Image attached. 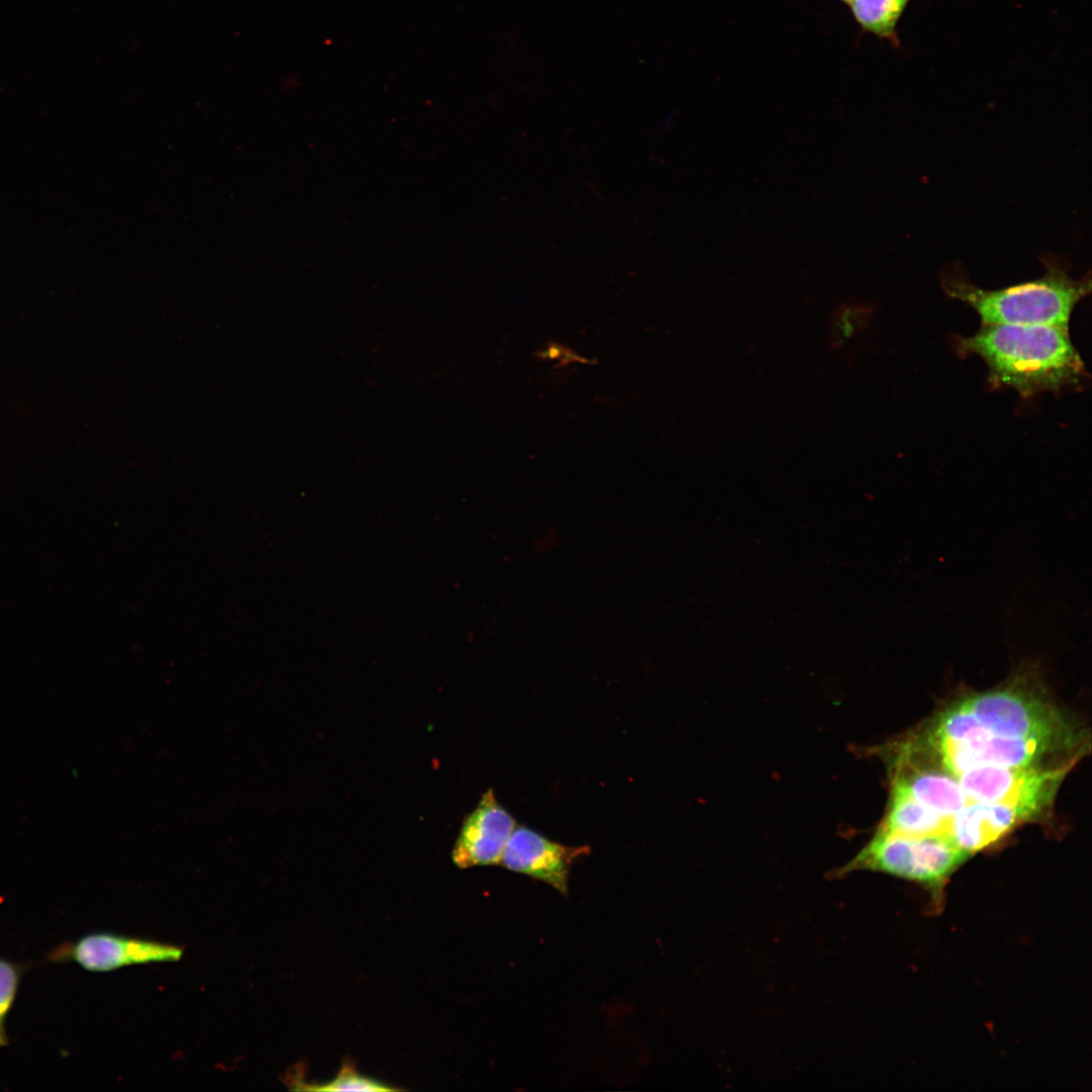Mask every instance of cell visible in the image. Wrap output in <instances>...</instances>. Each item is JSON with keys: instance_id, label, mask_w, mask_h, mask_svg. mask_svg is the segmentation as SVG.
I'll list each match as a JSON object with an SVG mask.
<instances>
[{"instance_id": "cell-9", "label": "cell", "mask_w": 1092, "mask_h": 1092, "mask_svg": "<svg viewBox=\"0 0 1092 1092\" xmlns=\"http://www.w3.org/2000/svg\"><path fill=\"white\" fill-rule=\"evenodd\" d=\"M909 0H852L851 12L857 23L880 37L891 38Z\"/></svg>"}, {"instance_id": "cell-10", "label": "cell", "mask_w": 1092, "mask_h": 1092, "mask_svg": "<svg viewBox=\"0 0 1092 1092\" xmlns=\"http://www.w3.org/2000/svg\"><path fill=\"white\" fill-rule=\"evenodd\" d=\"M30 967L0 958V1048L8 1044L5 1021L15 1001L21 978Z\"/></svg>"}, {"instance_id": "cell-1", "label": "cell", "mask_w": 1092, "mask_h": 1092, "mask_svg": "<svg viewBox=\"0 0 1092 1092\" xmlns=\"http://www.w3.org/2000/svg\"><path fill=\"white\" fill-rule=\"evenodd\" d=\"M906 737L940 757L1002 767L1081 760L1090 743L1029 659L996 687L961 691Z\"/></svg>"}, {"instance_id": "cell-11", "label": "cell", "mask_w": 1092, "mask_h": 1092, "mask_svg": "<svg viewBox=\"0 0 1092 1092\" xmlns=\"http://www.w3.org/2000/svg\"><path fill=\"white\" fill-rule=\"evenodd\" d=\"M305 1090H318V1091H389L392 1088L380 1083L371 1078L362 1076L356 1073L351 1068H344L342 1072L332 1081L321 1084L307 1086Z\"/></svg>"}, {"instance_id": "cell-3", "label": "cell", "mask_w": 1092, "mask_h": 1092, "mask_svg": "<svg viewBox=\"0 0 1092 1092\" xmlns=\"http://www.w3.org/2000/svg\"><path fill=\"white\" fill-rule=\"evenodd\" d=\"M1039 259L1042 276L1000 289L975 285L961 262H952L940 270V286L948 297L974 308L982 325L1069 328L1073 309L1091 291L1090 271L1075 279L1068 258L1045 252Z\"/></svg>"}, {"instance_id": "cell-2", "label": "cell", "mask_w": 1092, "mask_h": 1092, "mask_svg": "<svg viewBox=\"0 0 1092 1092\" xmlns=\"http://www.w3.org/2000/svg\"><path fill=\"white\" fill-rule=\"evenodd\" d=\"M958 347L985 361L992 382L1023 395L1075 387L1086 374L1065 327L982 325Z\"/></svg>"}, {"instance_id": "cell-5", "label": "cell", "mask_w": 1092, "mask_h": 1092, "mask_svg": "<svg viewBox=\"0 0 1092 1092\" xmlns=\"http://www.w3.org/2000/svg\"><path fill=\"white\" fill-rule=\"evenodd\" d=\"M182 954L183 948L175 944L100 931L62 942L50 951L48 961L75 963L90 972H110L133 965L176 962Z\"/></svg>"}, {"instance_id": "cell-7", "label": "cell", "mask_w": 1092, "mask_h": 1092, "mask_svg": "<svg viewBox=\"0 0 1092 1092\" xmlns=\"http://www.w3.org/2000/svg\"><path fill=\"white\" fill-rule=\"evenodd\" d=\"M516 825L494 791L488 789L463 821L452 851L454 863L461 869L499 864Z\"/></svg>"}, {"instance_id": "cell-12", "label": "cell", "mask_w": 1092, "mask_h": 1092, "mask_svg": "<svg viewBox=\"0 0 1092 1092\" xmlns=\"http://www.w3.org/2000/svg\"><path fill=\"white\" fill-rule=\"evenodd\" d=\"M841 1H844V2L850 3V2L852 1V0H841Z\"/></svg>"}, {"instance_id": "cell-4", "label": "cell", "mask_w": 1092, "mask_h": 1092, "mask_svg": "<svg viewBox=\"0 0 1092 1092\" xmlns=\"http://www.w3.org/2000/svg\"><path fill=\"white\" fill-rule=\"evenodd\" d=\"M969 858L941 838H912L876 831L852 859L830 876L840 879L859 871L890 875L922 886L938 908L942 906L947 882Z\"/></svg>"}, {"instance_id": "cell-6", "label": "cell", "mask_w": 1092, "mask_h": 1092, "mask_svg": "<svg viewBox=\"0 0 1092 1092\" xmlns=\"http://www.w3.org/2000/svg\"><path fill=\"white\" fill-rule=\"evenodd\" d=\"M590 847L567 846L553 841L527 826L515 827L500 863L509 871L544 882L563 896L575 860L588 855Z\"/></svg>"}, {"instance_id": "cell-8", "label": "cell", "mask_w": 1092, "mask_h": 1092, "mask_svg": "<svg viewBox=\"0 0 1092 1092\" xmlns=\"http://www.w3.org/2000/svg\"><path fill=\"white\" fill-rule=\"evenodd\" d=\"M874 307L857 299L839 301L831 310L825 333L829 349L845 353L870 324Z\"/></svg>"}]
</instances>
